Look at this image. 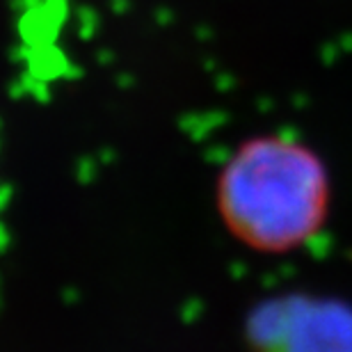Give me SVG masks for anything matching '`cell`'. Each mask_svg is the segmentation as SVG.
<instances>
[{
  "instance_id": "2",
  "label": "cell",
  "mask_w": 352,
  "mask_h": 352,
  "mask_svg": "<svg viewBox=\"0 0 352 352\" xmlns=\"http://www.w3.org/2000/svg\"><path fill=\"white\" fill-rule=\"evenodd\" d=\"M256 352H352V311L334 302L277 300L250 320Z\"/></svg>"
},
{
  "instance_id": "1",
  "label": "cell",
  "mask_w": 352,
  "mask_h": 352,
  "mask_svg": "<svg viewBox=\"0 0 352 352\" xmlns=\"http://www.w3.org/2000/svg\"><path fill=\"white\" fill-rule=\"evenodd\" d=\"M217 204L238 241L263 252L291 250L320 227L327 208L325 170L300 144L250 140L224 167Z\"/></svg>"
}]
</instances>
